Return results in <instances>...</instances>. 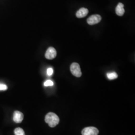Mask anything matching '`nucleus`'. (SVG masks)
<instances>
[{"instance_id": "nucleus-1", "label": "nucleus", "mask_w": 135, "mask_h": 135, "mask_svg": "<svg viewBox=\"0 0 135 135\" xmlns=\"http://www.w3.org/2000/svg\"><path fill=\"white\" fill-rule=\"evenodd\" d=\"M45 121L50 127L54 128L58 125L60 122V119L56 114L52 112H50L46 115L45 118Z\"/></svg>"}, {"instance_id": "nucleus-2", "label": "nucleus", "mask_w": 135, "mask_h": 135, "mask_svg": "<svg viewBox=\"0 0 135 135\" xmlns=\"http://www.w3.org/2000/svg\"><path fill=\"white\" fill-rule=\"evenodd\" d=\"M70 70L73 76L78 78L81 77L82 72L78 63H73L70 66Z\"/></svg>"}, {"instance_id": "nucleus-3", "label": "nucleus", "mask_w": 135, "mask_h": 135, "mask_svg": "<svg viewBox=\"0 0 135 135\" xmlns=\"http://www.w3.org/2000/svg\"><path fill=\"white\" fill-rule=\"evenodd\" d=\"M99 131L94 127H88L85 128L82 131V135H98Z\"/></svg>"}, {"instance_id": "nucleus-4", "label": "nucleus", "mask_w": 135, "mask_h": 135, "mask_svg": "<svg viewBox=\"0 0 135 135\" xmlns=\"http://www.w3.org/2000/svg\"><path fill=\"white\" fill-rule=\"evenodd\" d=\"M102 20L101 16L99 15H93L88 18V24L90 25H94L99 23Z\"/></svg>"}, {"instance_id": "nucleus-5", "label": "nucleus", "mask_w": 135, "mask_h": 135, "mask_svg": "<svg viewBox=\"0 0 135 135\" xmlns=\"http://www.w3.org/2000/svg\"><path fill=\"white\" fill-rule=\"evenodd\" d=\"M57 56V51L53 47H49L45 54V57L48 60H52Z\"/></svg>"}, {"instance_id": "nucleus-6", "label": "nucleus", "mask_w": 135, "mask_h": 135, "mask_svg": "<svg viewBox=\"0 0 135 135\" xmlns=\"http://www.w3.org/2000/svg\"><path fill=\"white\" fill-rule=\"evenodd\" d=\"M24 115L20 111H15L13 114V121L16 123H20L23 120Z\"/></svg>"}, {"instance_id": "nucleus-7", "label": "nucleus", "mask_w": 135, "mask_h": 135, "mask_svg": "<svg viewBox=\"0 0 135 135\" xmlns=\"http://www.w3.org/2000/svg\"><path fill=\"white\" fill-rule=\"evenodd\" d=\"M89 13L88 10L85 8H82L79 10H78L77 12L76 13V17L78 18H83L84 17H85L87 16Z\"/></svg>"}, {"instance_id": "nucleus-8", "label": "nucleus", "mask_w": 135, "mask_h": 135, "mask_svg": "<svg viewBox=\"0 0 135 135\" xmlns=\"http://www.w3.org/2000/svg\"><path fill=\"white\" fill-rule=\"evenodd\" d=\"M124 5L123 4L119 3L116 8V13L117 15L119 16H123L125 13V9L124 8Z\"/></svg>"}, {"instance_id": "nucleus-9", "label": "nucleus", "mask_w": 135, "mask_h": 135, "mask_svg": "<svg viewBox=\"0 0 135 135\" xmlns=\"http://www.w3.org/2000/svg\"><path fill=\"white\" fill-rule=\"evenodd\" d=\"M107 77L109 80H111L116 79L118 77L117 74L116 72H114L107 73Z\"/></svg>"}, {"instance_id": "nucleus-10", "label": "nucleus", "mask_w": 135, "mask_h": 135, "mask_svg": "<svg viewBox=\"0 0 135 135\" xmlns=\"http://www.w3.org/2000/svg\"><path fill=\"white\" fill-rule=\"evenodd\" d=\"M15 135H25L24 131L21 128H17L14 130Z\"/></svg>"}, {"instance_id": "nucleus-11", "label": "nucleus", "mask_w": 135, "mask_h": 135, "mask_svg": "<svg viewBox=\"0 0 135 135\" xmlns=\"http://www.w3.org/2000/svg\"><path fill=\"white\" fill-rule=\"evenodd\" d=\"M54 85V83L53 81H52L51 80H48L47 81H46V82L44 83V86L46 87H48V86H52Z\"/></svg>"}, {"instance_id": "nucleus-12", "label": "nucleus", "mask_w": 135, "mask_h": 135, "mask_svg": "<svg viewBox=\"0 0 135 135\" xmlns=\"http://www.w3.org/2000/svg\"><path fill=\"white\" fill-rule=\"evenodd\" d=\"M53 69L52 68H50L47 70V74L48 76H51L53 74Z\"/></svg>"}, {"instance_id": "nucleus-13", "label": "nucleus", "mask_w": 135, "mask_h": 135, "mask_svg": "<svg viewBox=\"0 0 135 135\" xmlns=\"http://www.w3.org/2000/svg\"><path fill=\"white\" fill-rule=\"evenodd\" d=\"M7 86L3 84H0V91L1 90H6L7 89Z\"/></svg>"}]
</instances>
